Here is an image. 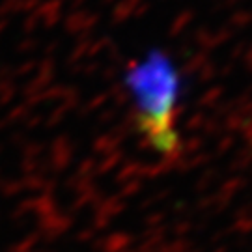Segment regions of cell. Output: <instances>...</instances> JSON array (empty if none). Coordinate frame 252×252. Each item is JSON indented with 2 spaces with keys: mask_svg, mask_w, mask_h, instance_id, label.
Here are the masks:
<instances>
[{
  "mask_svg": "<svg viewBox=\"0 0 252 252\" xmlns=\"http://www.w3.org/2000/svg\"><path fill=\"white\" fill-rule=\"evenodd\" d=\"M135 90L140 105V126L148 142L157 152L170 155L178 146V135L172 127L176 84L166 69L146 67L136 75Z\"/></svg>",
  "mask_w": 252,
  "mask_h": 252,
  "instance_id": "obj_1",
  "label": "cell"
}]
</instances>
